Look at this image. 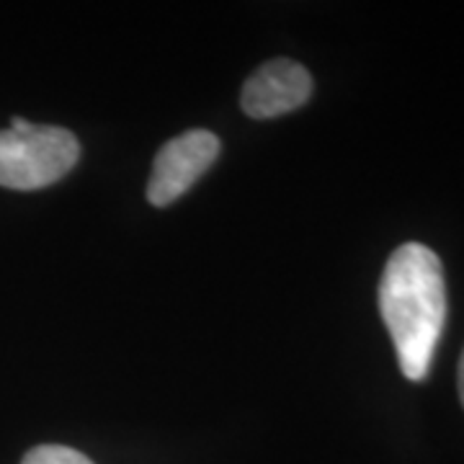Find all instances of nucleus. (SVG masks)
I'll list each match as a JSON object with an SVG mask.
<instances>
[{
  "instance_id": "f257e3e1",
  "label": "nucleus",
  "mask_w": 464,
  "mask_h": 464,
  "mask_svg": "<svg viewBox=\"0 0 464 464\" xmlns=\"http://www.w3.org/2000/svg\"><path fill=\"white\" fill-rule=\"evenodd\" d=\"M380 310L400 369L411 382L426 380L447 320V286L439 256L420 243L400 246L384 266Z\"/></svg>"
},
{
  "instance_id": "39448f33",
  "label": "nucleus",
  "mask_w": 464,
  "mask_h": 464,
  "mask_svg": "<svg viewBox=\"0 0 464 464\" xmlns=\"http://www.w3.org/2000/svg\"><path fill=\"white\" fill-rule=\"evenodd\" d=\"M24 464H93L85 454L70 447H57V444H44V447L32 449Z\"/></svg>"
},
{
  "instance_id": "423d86ee",
  "label": "nucleus",
  "mask_w": 464,
  "mask_h": 464,
  "mask_svg": "<svg viewBox=\"0 0 464 464\" xmlns=\"http://www.w3.org/2000/svg\"><path fill=\"white\" fill-rule=\"evenodd\" d=\"M459 398H462V405H464V353H462V362H459Z\"/></svg>"
},
{
  "instance_id": "20e7f679",
  "label": "nucleus",
  "mask_w": 464,
  "mask_h": 464,
  "mask_svg": "<svg viewBox=\"0 0 464 464\" xmlns=\"http://www.w3.org/2000/svg\"><path fill=\"white\" fill-rule=\"evenodd\" d=\"M313 96V78L295 60H271L243 85V109L253 119H274L299 109Z\"/></svg>"
},
{
  "instance_id": "f03ea898",
  "label": "nucleus",
  "mask_w": 464,
  "mask_h": 464,
  "mask_svg": "<svg viewBox=\"0 0 464 464\" xmlns=\"http://www.w3.org/2000/svg\"><path fill=\"white\" fill-rule=\"evenodd\" d=\"M81 158L75 134L63 127L3 130L0 132V186L5 188H44L70 173Z\"/></svg>"
},
{
  "instance_id": "7ed1b4c3",
  "label": "nucleus",
  "mask_w": 464,
  "mask_h": 464,
  "mask_svg": "<svg viewBox=\"0 0 464 464\" xmlns=\"http://www.w3.org/2000/svg\"><path fill=\"white\" fill-rule=\"evenodd\" d=\"M219 155V140L207 130H191L166 142L150 173L148 199L155 207H168L183 197L212 168Z\"/></svg>"
}]
</instances>
